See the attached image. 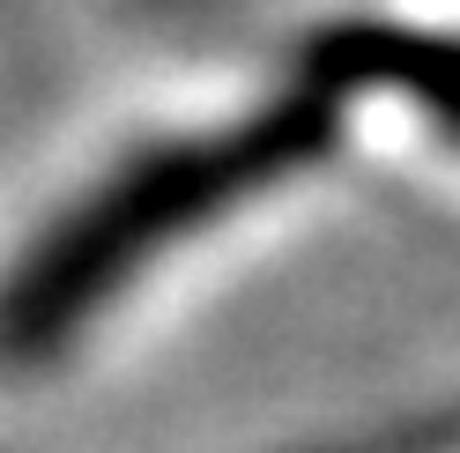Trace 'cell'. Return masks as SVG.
<instances>
[{"mask_svg": "<svg viewBox=\"0 0 460 453\" xmlns=\"http://www.w3.org/2000/svg\"><path fill=\"white\" fill-rule=\"evenodd\" d=\"M349 149H364L357 104L305 52L127 134L0 253V379H60L193 253L327 179Z\"/></svg>", "mask_w": 460, "mask_h": 453, "instance_id": "1", "label": "cell"}, {"mask_svg": "<svg viewBox=\"0 0 460 453\" xmlns=\"http://www.w3.org/2000/svg\"><path fill=\"white\" fill-rule=\"evenodd\" d=\"M297 52L357 104L364 134H401L460 172V22L430 8H341Z\"/></svg>", "mask_w": 460, "mask_h": 453, "instance_id": "2", "label": "cell"}, {"mask_svg": "<svg viewBox=\"0 0 460 453\" xmlns=\"http://www.w3.org/2000/svg\"><path fill=\"white\" fill-rule=\"evenodd\" d=\"M312 453H460V409L394 423V431H371V439H334V446H312Z\"/></svg>", "mask_w": 460, "mask_h": 453, "instance_id": "3", "label": "cell"}]
</instances>
